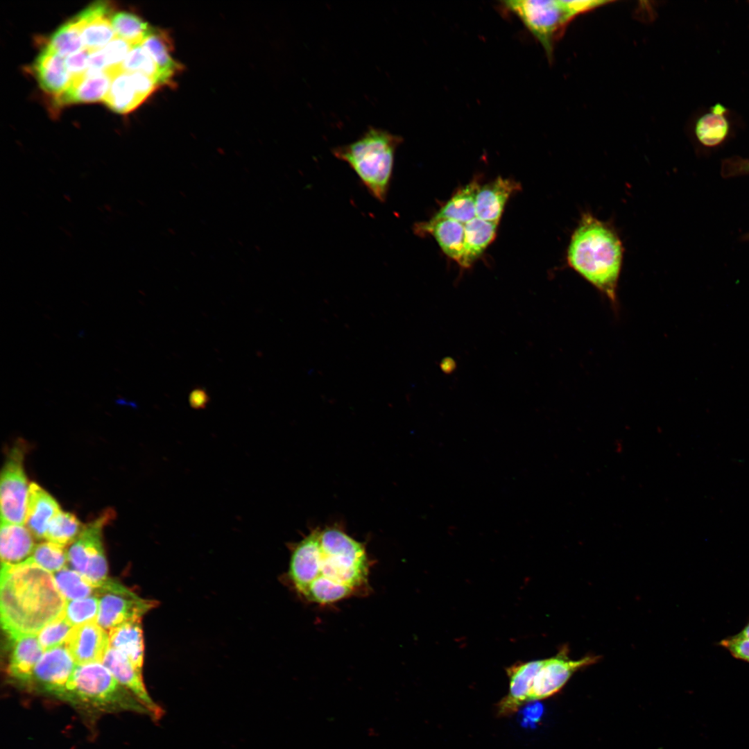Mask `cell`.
<instances>
[{
  "mask_svg": "<svg viewBox=\"0 0 749 749\" xmlns=\"http://www.w3.org/2000/svg\"><path fill=\"white\" fill-rule=\"evenodd\" d=\"M372 562L364 545L336 528L316 529L291 549L286 579L311 604L367 594Z\"/></svg>",
  "mask_w": 749,
  "mask_h": 749,
  "instance_id": "1",
  "label": "cell"
},
{
  "mask_svg": "<svg viewBox=\"0 0 749 749\" xmlns=\"http://www.w3.org/2000/svg\"><path fill=\"white\" fill-rule=\"evenodd\" d=\"M1 621L8 636L37 635L64 613L66 600L53 574L30 558L17 565L1 564Z\"/></svg>",
  "mask_w": 749,
  "mask_h": 749,
  "instance_id": "2",
  "label": "cell"
},
{
  "mask_svg": "<svg viewBox=\"0 0 749 749\" xmlns=\"http://www.w3.org/2000/svg\"><path fill=\"white\" fill-rule=\"evenodd\" d=\"M623 246L614 230L584 213L567 248L569 266L606 295L613 306L621 268Z\"/></svg>",
  "mask_w": 749,
  "mask_h": 749,
  "instance_id": "3",
  "label": "cell"
},
{
  "mask_svg": "<svg viewBox=\"0 0 749 749\" xmlns=\"http://www.w3.org/2000/svg\"><path fill=\"white\" fill-rule=\"evenodd\" d=\"M402 141L399 135L370 127L356 141L334 148L332 153L350 166L374 198L384 203L391 184L395 153Z\"/></svg>",
  "mask_w": 749,
  "mask_h": 749,
  "instance_id": "4",
  "label": "cell"
},
{
  "mask_svg": "<svg viewBox=\"0 0 749 749\" xmlns=\"http://www.w3.org/2000/svg\"><path fill=\"white\" fill-rule=\"evenodd\" d=\"M60 699L98 712L131 711L150 714L101 662L77 664Z\"/></svg>",
  "mask_w": 749,
  "mask_h": 749,
  "instance_id": "5",
  "label": "cell"
},
{
  "mask_svg": "<svg viewBox=\"0 0 749 749\" xmlns=\"http://www.w3.org/2000/svg\"><path fill=\"white\" fill-rule=\"evenodd\" d=\"M612 2L601 0H514L503 1V4L522 21L551 61L555 44L572 20L580 15Z\"/></svg>",
  "mask_w": 749,
  "mask_h": 749,
  "instance_id": "6",
  "label": "cell"
},
{
  "mask_svg": "<svg viewBox=\"0 0 749 749\" xmlns=\"http://www.w3.org/2000/svg\"><path fill=\"white\" fill-rule=\"evenodd\" d=\"M113 516L112 510H105L98 518L85 525L67 551L68 562L72 569L81 574L96 589L109 579L102 532Z\"/></svg>",
  "mask_w": 749,
  "mask_h": 749,
  "instance_id": "7",
  "label": "cell"
},
{
  "mask_svg": "<svg viewBox=\"0 0 749 749\" xmlns=\"http://www.w3.org/2000/svg\"><path fill=\"white\" fill-rule=\"evenodd\" d=\"M26 447L15 445L8 454L1 474V522L24 525L29 486L23 462Z\"/></svg>",
  "mask_w": 749,
  "mask_h": 749,
  "instance_id": "8",
  "label": "cell"
},
{
  "mask_svg": "<svg viewBox=\"0 0 749 749\" xmlns=\"http://www.w3.org/2000/svg\"><path fill=\"white\" fill-rule=\"evenodd\" d=\"M95 595L99 599L97 623L105 630L130 621L141 619L156 605L155 601L139 597L111 578L96 588Z\"/></svg>",
  "mask_w": 749,
  "mask_h": 749,
  "instance_id": "9",
  "label": "cell"
},
{
  "mask_svg": "<svg viewBox=\"0 0 749 749\" xmlns=\"http://www.w3.org/2000/svg\"><path fill=\"white\" fill-rule=\"evenodd\" d=\"M76 665L65 644L47 650L26 685L60 698Z\"/></svg>",
  "mask_w": 749,
  "mask_h": 749,
  "instance_id": "10",
  "label": "cell"
},
{
  "mask_svg": "<svg viewBox=\"0 0 749 749\" xmlns=\"http://www.w3.org/2000/svg\"><path fill=\"white\" fill-rule=\"evenodd\" d=\"M598 656L588 655L571 660L565 646L553 657L543 660V663L533 680L527 701L546 698L557 693L574 673L597 662Z\"/></svg>",
  "mask_w": 749,
  "mask_h": 749,
  "instance_id": "11",
  "label": "cell"
},
{
  "mask_svg": "<svg viewBox=\"0 0 749 749\" xmlns=\"http://www.w3.org/2000/svg\"><path fill=\"white\" fill-rule=\"evenodd\" d=\"M65 646L77 664L102 663L110 647L109 635L97 622L74 626Z\"/></svg>",
  "mask_w": 749,
  "mask_h": 749,
  "instance_id": "12",
  "label": "cell"
},
{
  "mask_svg": "<svg viewBox=\"0 0 749 749\" xmlns=\"http://www.w3.org/2000/svg\"><path fill=\"white\" fill-rule=\"evenodd\" d=\"M112 8L108 1H96L74 17L84 47L91 52L102 49L116 37L111 22Z\"/></svg>",
  "mask_w": 749,
  "mask_h": 749,
  "instance_id": "13",
  "label": "cell"
},
{
  "mask_svg": "<svg viewBox=\"0 0 749 749\" xmlns=\"http://www.w3.org/2000/svg\"><path fill=\"white\" fill-rule=\"evenodd\" d=\"M105 666L117 680L128 689L155 718L161 716L160 707L150 697L143 681L141 671L117 650L110 647L103 661Z\"/></svg>",
  "mask_w": 749,
  "mask_h": 749,
  "instance_id": "14",
  "label": "cell"
},
{
  "mask_svg": "<svg viewBox=\"0 0 749 749\" xmlns=\"http://www.w3.org/2000/svg\"><path fill=\"white\" fill-rule=\"evenodd\" d=\"M414 232L420 236L430 234L438 243L442 251L465 267V235L464 224L451 219L434 220L417 223Z\"/></svg>",
  "mask_w": 749,
  "mask_h": 749,
  "instance_id": "15",
  "label": "cell"
},
{
  "mask_svg": "<svg viewBox=\"0 0 749 749\" xmlns=\"http://www.w3.org/2000/svg\"><path fill=\"white\" fill-rule=\"evenodd\" d=\"M119 71L108 69L96 74L85 72L72 78L69 87L55 97V105L60 107L74 103L103 101L114 76Z\"/></svg>",
  "mask_w": 749,
  "mask_h": 749,
  "instance_id": "16",
  "label": "cell"
},
{
  "mask_svg": "<svg viewBox=\"0 0 749 749\" xmlns=\"http://www.w3.org/2000/svg\"><path fill=\"white\" fill-rule=\"evenodd\" d=\"M542 663L543 660L530 661L516 664L506 669L510 679L509 691L497 705L499 716L513 714L527 702L533 680Z\"/></svg>",
  "mask_w": 749,
  "mask_h": 749,
  "instance_id": "17",
  "label": "cell"
},
{
  "mask_svg": "<svg viewBox=\"0 0 749 749\" xmlns=\"http://www.w3.org/2000/svg\"><path fill=\"white\" fill-rule=\"evenodd\" d=\"M8 638L10 653L8 673L16 681L26 685L44 651L37 635H16Z\"/></svg>",
  "mask_w": 749,
  "mask_h": 749,
  "instance_id": "18",
  "label": "cell"
},
{
  "mask_svg": "<svg viewBox=\"0 0 749 749\" xmlns=\"http://www.w3.org/2000/svg\"><path fill=\"white\" fill-rule=\"evenodd\" d=\"M33 69L40 87L54 97L64 92L71 83L65 58L46 46L36 58Z\"/></svg>",
  "mask_w": 749,
  "mask_h": 749,
  "instance_id": "19",
  "label": "cell"
},
{
  "mask_svg": "<svg viewBox=\"0 0 749 749\" xmlns=\"http://www.w3.org/2000/svg\"><path fill=\"white\" fill-rule=\"evenodd\" d=\"M520 189L518 182L501 177L480 187L476 198V217L499 222L508 199Z\"/></svg>",
  "mask_w": 749,
  "mask_h": 749,
  "instance_id": "20",
  "label": "cell"
},
{
  "mask_svg": "<svg viewBox=\"0 0 749 749\" xmlns=\"http://www.w3.org/2000/svg\"><path fill=\"white\" fill-rule=\"evenodd\" d=\"M60 510L49 492L34 482L30 483L25 524L36 540H44L51 520Z\"/></svg>",
  "mask_w": 749,
  "mask_h": 749,
  "instance_id": "21",
  "label": "cell"
},
{
  "mask_svg": "<svg viewBox=\"0 0 749 749\" xmlns=\"http://www.w3.org/2000/svg\"><path fill=\"white\" fill-rule=\"evenodd\" d=\"M33 535L24 525L1 522L0 556L1 564L17 565L28 560L35 549Z\"/></svg>",
  "mask_w": 749,
  "mask_h": 749,
  "instance_id": "22",
  "label": "cell"
},
{
  "mask_svg": "<svg viewBox=\"0 0 749 749\" xmlns=\"http://www.w3.org/2000/svg\"><path fill=\"white\" fill-rule=\"evenodd\" d=\"M141 619L132 620L109 630L110 646L124 655L142 672L144 645Z\"/></svg>",
  "mask_w": 749,
  "mask_h": 749,
  "instance_id": "23",
  "label": "cell"
},
{
  "mask_svg": "<svg viewBox=\"0 0 749 749\" xmlns=\"http://www.w3.org/2000/svg\"><path fill=\"white\" fill-rule=\"evenodd\" d=\"M480 187L474 180L458 189L431 218L451 219L465 224L476 217V198Z\"/></svg>",
  "mask_w": 749,
  "mask_h": 749,
  "instance_id": "24",
  "label": "cell"
},
{
  "mask_svg": "<svg viewBox=\"0 0 749 749\" xmlns=\"http://www.w3.org/2000/svg\"><path fill=\"white\" fill-rule=\"evenodd\" d=\"M499 222L483 220L475 217L464 224L465 235V267L472 263L483 252L494 240Z\"/></svg>",
  "mask_w": 749,
  "mask_h": 749,
  "instance_id": "25",
  "label": "cell"
},
{
  "mask_svg": "<svg viewBox=\"0 0 749 749\" xmlns=\"http://www.w3.org/2000/svg\"><path fill=\"white\" fill-rule=\"evenodd\" d=\"M103 102L112 110L126 114L134 110L144 101L135 91L129 73L121 70L114 76Z\"/></svg>",
  "mask_w": 749,
  "mask_h": 749,
  "instance_id": "26",
  "label": "cell"
},
{
  "mask_svg": "<svg viewBox=\"0 0 749 749\" xmlns=\"http://www.w3.org/2000/svg\"><path fill=\"white\" fill-rule=\"evenodd\" d=\"M141 45L153 58L165 83H167L181 68V65L172 58L170 53L171 47L165 35L153 28Z\"/></svg>",
  "mask_w": 749,
  "mask_h": 749,
  "instance_id": "27",
  "label": "cell"
},
{
  "mask_svg": "<svg viewBox=\"0 0 749 749\" xmlns=\"http://www.w3.org/2000/svg\"><path fill=\"white\" fill-rule=\"evenodd\" d=\"M725 108L717 104L712 108V112L703 116L696 126V134L704 145L713 146L721 143L726 137L728 123L723 116Z\"/></svg>",
  "mask_w": 749,
  "mask_h": 749,
  "instance_id": "28",
  "label": "cell"
},
{
  "mask_svg": "<svg viewBox=\"0 0 749 749\" xmlns=\"http://www.w3.org/2000/svg\"><path fill=\"white\" fill-rule=\"evenodd\" d=\"M111 22L116 37L128 42L132 46L141 44L153 29L137 15L125 11L113 13Z\"/></svg>",
  "mask_w": 749,
  "mask_h": 749,
  "instance_id": "29",
  "label": "cell"
},
{
  "mask_svg": "<svg viewBox=\"0 0 749 749\" xmlns=\"http://www.w3.org/2000/svg\"><path fill=\"white\" fill-rule=\"evenodd\" d=\"M84 526L73 513L60 510L51 520L44 540L65 547L76 541Z\"/></svg>",
  "mask_w": 749,
  "mask_h": 749,
  "instance_id": "30",
  "label": "cell"
},
{
  "mask_svg": "<svg viewBox=\"0 0 749 749\" xmlns=\"http://www.w3.org/2000/svg\"><path fill=\"white\" fill-rule=\"evenodd\" d=\"M53 576L58 589L66 601L96 594V589L74 569L64 567Z\"/></svg>",
  "mask_w": 749,
  "mask_h": 749,
  "instance_id": "31",
  "label": "cell"
},
{
  "mask_svg": "<svg viewBox=\"0 0 749 749\" xmlns=\"http://www.w3.org/2000/svg\"><path fill=\"white\" fill-rule=\"evenodd\" d=\"M46 46L64 58L85 49L80 30L74 17L53 33Z\"/></svg>",
  "mask_w": 749,
  "mask_h": 749,
  "instance_id": "32",
  "label": "cell"
},
{
  "mask_svg": "<svg viewBox=\"0 0 749 749\" xmlns=\"http://www.w3.org/2000/svg\"><path fill=\"white\" fill-rule=\"evenodd\" d=\"M120 69L126 72H139L153 78L158 85L166 84L153 58L141 44L132 46Z\"/></svg>",
  "mask_w": 749,
  "mask_h": 749,
  "instance_id": "33",
  "label": "cell"
},
{
  "mask_svg": "<svg viewBox=\"0 0 749 749\" xmlns=\"http://www.w3.org/2000/svg\"><path fill=\"white\" fill-rule=\"evenodd\" d=\"M64 546L51 542H44L35 546L30 559L50 573L57 572L65 567L67 551Z\"/></svg>",
  "mask_w": 749,
  "mask_h": 749,
  "instance_id": "34",
  "label": "cell"
},
{
  "mask_svg": "<svg viewBox=\"0 0 749 749\" xmlns=\"http://www.w3.org/2000/svg\"><path fill=\"white\" fill-rule=\"evenodd\" d=\"M99 599L92 595L86 598L66 601L64 614L73 626L97 622Z\"/></svg>",
  "mask_w": 749,
  "mask_h": 749,
  "instance_id": "35",
  "label": "cell"
},
{
  "mask_svg": "<svg viewBox=\"0 0 749 749\" xmlns=\"http://www.w3.org/2000/svg\"><path fill=\"white\" fill-rule=\"evenodd\" d=\"M73 628L66 618L64 611L60 617L45 626L37 635L44 652L65 644Z\"/></svg>",
  "mask_w": 749,
  "mask_h": 749,
  "instance_id": "36",
  "label": "cell"
},
{
  "mask_svg": "<svg viewBox=\"0 0 749 749\" xmlns=\"http://www.w3.org/2000/svg\"><path fill=\"white\" fill-rule=\"evenodd\" d=\"M132 47L128 42L115 37L103 48L107 69H121L120 67Z\"/></svg>",
  "mask_w": 749,
  "mask_h": 749,
  "instance_id": "37",
  "label": "cell"
},
{
  "mask_svg": "<svg viewBox=\"0 0 749 749\" xmlns=\"http://www.w3.org/2000/svg\"><path fill=\"white\" fill-rule=\"evenodd\" d=\"M719 644L734 658L749 662V639L734 635L722 639Z\"/></svg>",
  "mask_w": 749,
  "mask_h": 749,
  "instance_id": "38",
  "label": "cell"
},
{
  "mask_svg": "<svg viewBox=\"0 0 749 749\" xmlns=\"http://www.w3.org/2000/svg\"><path fill=\"white\" fill-rule=\"evenodd\" d=\"M90 53L91 51L85 48L65 58L67 71L72 78L78 77L85 73L88 67Z\"/></svg>",
  "mask_w": 749,
  "mask_h": 749,
  "instance_id": "39",
  "label": "cell"
},
{
  "mask_svg": "<svg viewBox=\"0 0 749 749\" xmlns=\"http://www.w3.org/2000/svg\"><path fill=\"white\" fill-rule=\"evenodd\" d=\"M129 75L135 91L144 101L159 86L153 78L144 74L131 72Z\"/></svg>",
  "mask_w": 749,
  "mask_h": 749,
  "instance_id": "40",
  "label": "cell"
},
{
  "mask_svg": "<svg viewBox=\"0 0 749 749\" xmlns=\"http://www.w3.org/2000/svg\"><path fill=\"white\" fill-rule=\"evenodd\" d=\"M189 401L193 408L200 409L205 408L208 403L209 396L204 388H195L189 394Z\"/></svg>",
  "mask_w": 749,
  "mask_h": 749,
  "instance_id": "41",
  "label": "cell"
},
{
  "mask_svg": "<svg viewBox=\"0 0 749 749\" xmlns=\"http://www.w3.org/2000/svg\"><path fill=\"white\" fill-rule=\"evenodd\" d=\"M523 721L525 724L533 723L538 721L543 713V707L540 703L528 705L524 709Z\"/></svg>",
  "mask_w": 749,
  "mask_h": 749,
  "instance_id": "42",
  "label": "cell"
},
{
  "mask_svg": "<svg viewBox=\"0 0 749 749\" xmlns=\"http://www.w3.org/2000/svg\"><path fill=\"white\" fill-rule=\"evenodd\" d=\"M440 370L446 374L454 372L457 367L456 361L451 356L444 357L440 362Z\"/></svg>",
  "mask_w": 749,
  "mask_h": 749,
  "instance_id": "43",
  "label": "cell"
},
{
  "mask_svg": "<svg viewBox=\"0 0 749 749\" xmlns=\"http://www.w3.org/2000/svg\"><path fill=\"white\" fill-rule=\"evenodd\" d=\"M735 635L739 637L749 639V621L744 626L743 629Z\"/></svg>",
  "mask_w": 749,
  "mask_h": 749,
  "instance_id": "44",
  "label": "cell"
},
{
  "mask_svg": "<svg viewBox=\"0 0 749 749\" xmlns=\"http://www.w3.org/2000/svg\"><path fill=\"white\" fill-rule=\"evenodd\" d=\"M741 171H743L744 173H749V162H747L744 164L741 165Z\"/></svg>",
  "mask_w": 749,
  "mask_h": 749,
  "instance_id": "45",
  "label": "cell"
}]
</instances>
